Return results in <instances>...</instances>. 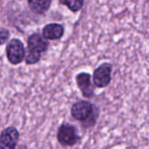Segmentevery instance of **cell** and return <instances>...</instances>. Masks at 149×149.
I'll list each match as a JSON object with an SVG mask.
<instances>
[{
	"mask_svg": "<svg viewBox=\"0 0 149 149\" xmlns=\"http://www.w3.org/2000/svg\"><path fill=\"white\" fill-rule=\"evenodd\" d=\"M58 141L63 146H73L78 140L76 129L69 124H63L58 129Z\"/></svg>",
	"mask_w": 149,
	"mask_h": 149,
	"instance_id": "cell-5",
	"label": "cell"
},
{
	"mask_svg": "<svg viewBox=\"0 0 149 149\" xmlns=\"http://www.w3.org/2000/svg\"><path fill=\"white\" fill-rule=\"evenodd\" d=\"M9 38V31L7 30H0V45L4 44Z\"/></svg>",
	"mask_w": 149,
	"mask_h": 149,
	"instance_id": "cell-11",
	"label": "cell"
},
{
	"mask_svg": "<svg viewBox=\"0 0 149 149\" xmlns=\"http://www.w3.org/2000/svg\"><path fill=\"white\" fill-rule=\"evenodd\" d=\"M71 115L75 120L82 122L84 127L88 128L95 124L98 117V110L89 102L81 100L72 106Z\"/></svg>",
	"mask_w": 149,
	"mask_h": 149,
	"instance_id": "cell-1",
	"label": "cell"
},
{
	"mask_svg": "<svg viewBox=\"0 0 149 149\" xmlns=\"http://www.w3.org/2000/svg\"><path fill=\"white\" fill-rule=\"evenodd\" d=\"M52 0H28L31 10L37 14H43L50 8Z\"/></svg>",
	"mask_w": 149,
	"mask_h": 149,
	"instance_id": "cell-9",
	"label": "cell"
},
{
	"mask_svg": "<svg viewBox=\"0 0 149 149\" xmlns=\"http://www.w3.org/2000/svg\"><path fill=\"white\" fill-rule=\"evenodd\" d=\"M6 55L7 59L11 64L17 65L22 62L24 59V44L17 39H13L7 44L6 47Z\"/></svg>",
	"mask_w": 149,
	"mask_h": 149,
	"instance_id": "cell-4",
	"label": "cell"
},
{
	"mask_svg": "<svg viewBox=\"0 0 149 149\" xmlns=\"http://www.w3.org/2000/svg\"><path fill=\"white\" fill-rule=\"evenodd\" d=\"M49 47L48 42L40 33H33L28 39V48L26 52V64H36L41 59V56Z\"/></svg>",
	"mask_w": 149,
	"mask_h": 149,
	"instance_id": "cell-2",
	"label": "cell"
},
{
	"mask_svg": "<svg viewBox=\"0 0 149 149\" xmlns=\"http://www.w3.org/2000/svg\"><path fill=\"white\" fill-rule=\"evenodd\" d=\"M76 83L85 98H91L94 95V87L91 83V77L88 73L81 72L77 74Z\"/></svg>",
	"mask_w": 149,
	"mask_h": 149,
	"instance_id": "cell-7",
	"label": "cell"
},
{
	"mask_svg": "<svg viewBox=\"0 0 149 149\" xmlns=\"http://www.w3.org/2000/svg\"><path fill=\"white\" fill-rule=\"evenodd\" d=\"M113 65L109 62H104L100 64L95 70L93 71L92 80L96 87H107L111 82L112 79Z\"/></svg>",
	"mask_w": 149,
	"mask_h": 149,
	"instance_id": "cell-3",
	"label": "cell"
},
{
	"mask_svg": "<svg viewBox=\"0 0 149 149\" xmlns=\"http://www.w3.org/2000/svg\"><path fill=\"white\" fill-rule=\"evenodd\" d=\"M59 2L67 6L72 12H78L84 5V0H59Z\"/></svg>",
	"mask_w": 149,
	"mask_h": 149,
	"instance_id": "cell-10",
	"label": "cell"
},
{
	"mask_svg": "<svg viewBox=\"0 0 149 149\" xmlns=\"http://www.w3.org/2000/svg\"><path fill=\"white\" fill-rule=\"evenodd\" d=\"M64 35V28L58 24H47L43 29V38L49 41H55L59 40Z\"/></svg>",
	"mask_w": 149,
	"mask_h": 149,
	"instance_id": "cell-8",
	"label": "cell"
},
{
	"mask_svg": "<svg viewBox=\"0 0 149 149\" xmlns=\"http://www.w3.org/2000/svg\"><path fill=\"white\" fill-rule=\"evenodd\" d=\"M19 133L14 127H8L0 134V149H15Z\"/></svg>",
	"mask_w": 149,
	"mask_h": 149,
	"instance_id": "cell-6",
	"label": "cell"
}]
</instances>
